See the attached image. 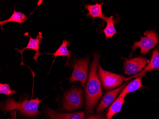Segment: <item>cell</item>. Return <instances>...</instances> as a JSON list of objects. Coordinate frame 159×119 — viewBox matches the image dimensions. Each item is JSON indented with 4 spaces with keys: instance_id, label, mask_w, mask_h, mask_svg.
<instances>
[{
    "instance_id": "1",
    "label": "cell",
    "mask_w": 159,
    "mask_h": 119,
    "mask_svg": "<svg viewBox=\"0 0 159 119\" xmlns=\"http://www.w3.org/2000/svg\"><path fill=\"white\" fill-rule=\"evenodd\" d=\"M93 57L85 89L86 110L88 114L93 113L102 94V87L97 73L100 57L97 53L94 54Z\"/></svg>"
},
{
    "instance_id": "2",
    "label": "cell",
    "mask_w": 159,
    "mask_h": 119,
    "mask_svg": "<svg viewBox=\"0 0 159 119\" xmlns=\"http://www.w3.org/2000/svg\"><path fill=\"white\" fill-rule=\"evenodd\" d=\"M42 100L37 98L28 100L27 97L25 100L16 102L14 99L9 98L2 104V108L4 112L14 110H18L20 113L29 117H34L40 113L38 107Z\"/></svg>"
},
{
    "instance_id": "3",
    "label": "cell",
    "mask_w": 159,
    "mask_h": 119,
    "mask_svg": "<svg viewBox=\"0 0 159 119\" xmlns=\"http://www.w3.org/2000/svg\"><path fill=\"white\" fill-rule=\"evenodd\" d=\"M143 37L140 36L141 40L139 42H135L132 46V51L130 57L137 48H140L141 53L143 55L148 53L149 51L155 48L159 43V35L156 33L155 30L146 31L144 34Z\"/></svg>"
},
{
    "instance_id": "4",
    "label": "cell",
    "mask_w": 159,
    "mask_h": 119,
    "mask_svg": "<svg viewBox=\"0 0 159 119\" xmlns=\"http://www.w3.org/2000/svg\"><path fill=\"white\" fill-rule=\"evenodd\" d=\"M89 64V58L88 57L80 59H75L73 62L74 68L71 76L69 78L70 83L80 81L83 87L85 85Z\"/></svg>"
},
{
    "instance_id": "5",
    "label": "cell",
    "mask_w": 159,
    "mask_h": 119,
    "mask_svg": "<svg viewBox=\"0 0 159 119\" xmlns=\"http://www.w3.org/2000/svg\"><path fill=\"white\" fill-rule=\"evenodd\" d=\"M98 72L99 78L105 90H111L120 86L124 81L123 76L104 70L100 65Z\"/></svg>"
},
{
    "instance_id": "6",
    "label": "cell",
    "mask_w": 159,
    "mask_h": 119,
    "mask_svg": "<svg viewBox=\"0 0 159 119\" xmlns=\"http://www.w3.org/2000/svg\"><path fill=\"white\" fill-rule=\"evenodd\" d=\"M83 103V90L76 88L70 90L64 95L62 108L68 111H73L81 108Z\"/></svg>"
},
{
    "instance_id": "7",
    "label": "cell",
    "mask_w": 159,
    "mask_h": 119,
    "mask_svg": "<svg viewBox=\"0 0 159 119\" xmlns=\"http://www.w3.org/2000/svg\"><path fill=\"white\" fill-rule=\"evenodd\" d=\"M150 62L148 59L142 57L131 59H125L124 67L125 73L128 76L138 74L142 71L147 63Z\"/></svg>"
},
{
    "instance_id": "8",
    "label": "cell",
    "mask_w": 159,
    "mask_h": 119,
    "mask_svg": "<svg viewBox=\"0 0 159 119\" xmlns=\"http://www.w3.org/2000/svg\"><path fill=\"white\" fill-rule=\"evenodd\" d=\"M127 85V83H125L116 89L107 92L103 96L101 103H99V105L97 106V112L98 113H102L106 108L115 101L118 95L121 93Z\"/></svg>"
},
{
    "instance_id": "9",
    "label": "cell",
    "mask_w": 159,
    "mask_h": 119,
    "mask_svg": "<svg viewBox=\"0 0 159 119\" xmlns=\"http://www.w3.org/2000/svg\"><path fill=\"white\" fill-rule=\"evenodd\" d=\"M25 36H26L29 37V41L28 43L27 46H26L25 48L22 50H20V49L15 48L16 50L18 51V52L20 53V54L21 55V58H22V61H21V63H20V65H24V59H23V52L25 50L29 49V50H34L35 51V53L34 56L33 57L34 60L35 61V62H36L38 59V57L41 55V53L39 52V44L41 43V40L43 38V36H42V34L41 32H39V34L37 35V37L35 39L32 38V37L29 35L28 33H26L25 34Z\"/></svg>"
},
{
    "instance_id": "10",
    "label": "cell",
    "mask_w": 159,
    "mask_h": 119,
    "mask_svg": "<svg viewBox=\"0 0 159 119\" xmlns=\"http://www.w3.org/2000/svg\"><path fill=\"white\" fill-rule=\"evenodd\" d=\"M159 69V52L158 48L154 49L152 52V56L151 58V61L147 66L142 70V71L138 74H135L129 78H125L124 80L125 81H128L133 78H137L139 77H143L146 72L153 70H157Z\"/></svg>"
},
{
    "instance_id": "11",
    "label": "cell",
    "mask_w": 159,
    "mask_h": 119,
    "mask_svg": "<svg viewBox=\"0 0 159 119\" xmlns=\"http://www.w3.org/2000/svg\"><path fill=\"white\" fill-rule=\"evenodd\" d=\"M46 116L50 119H84V112L74 113H61L57 112L50 108H46Z\"/></svg>"
},
{
    "instance_id": "12",
    "label": "cell",
    "mask_w": 159,
    "mask_h": 119,
    "mask_svg": "<svg viewBox=\"0 0 159 119\" xmlns=\"http://www.w3.org/2000/svg\"><path fill=\"white\" fill-rule=\"evenodd\" d=\"M103 4V2L100 4L96 3L93 5L86 4L84 6L85 8L88 11V14L86 15L88 17H92L93 18V20L95 18H100L104 21H106L107 17L103 15L102 9V6Z\"/></svg>"
},
{
    "instance_id": "13",
    "label": "cell",
    "mask_w": 159,
    "mask_h": 119,
    "mask_svg": "<svg viewBox=\"0 0 159 119\" xmlns=\"http://www.w3.org/2000/svg\"><path fill=\"white\" fill-rule=\"evenodd\" d=\"M70 44V42L68 40L64 39L62 41V43L59 48L57 49V51L53 53H49V54H52V56H54V59L53 61V63L55 61V59L57 57L59 56H66L67 58L66 63V66H69L70 59V53H71V51H68L67 49V46Z\"/></svg>"
},
{
    "instance_id": "14",
    "label": "cell",
    "mask_w": 159,
    "mask_h": 119,
    "mask_svg": "<svg viewBox=\"0 0 159 119\" xmlns=\"http://www.w3.org/2000/svg\"><path fill=\"white\" fill-rule=\"evenodd\" d=\"M142 77H139L130 82L125 87V88L120 94L119 96L125 97L128 94L135 92L141 88L144 87V86L142 84Z\"/></svg>"
},
{
    "instance_id": "15",
    "label": "cell",
    "mask_w": 159,
    "mask_h": 119,
    "mask_svg": "<svg viewBox=\"0 0 159 119\" xmlns=\"http://www.w3.org/2000/svg\"><path fill=\"white\" fill-rule=\"evenodd\" d=\"M125 102V97L119 96L118 98L112 103V104L110 107L106 115L107 119H112L114 115L120 112L122 105Z\"/></svg>"
},
{
    "instance_id": "16",
    "label": "cell",
    "mask_w": 159,
    "mask_h": 119,
    "mask_svg": "<svg viewBox=\"0 0 159 119\" xmlns=\"http://www.w3.org/2000/svg\"><path fill=\"white\" fill-rule=\"evenodd\" d=\"M26 20V16L23 12L16 11L15 10V6H14V11L11 16L6 20L2 21H0V25H1L2 30H3V28H2L3 25L6 23L16 22V23H18L20 25H21V24L25 23Z\"/></svg>"
},
{
    "instance_id": "17",
    "label": "cell",
    "mask_w": 159,
    "mask_h": 119,
    "mask_svg": "<svg viewBox=\"0 0 159 119\" xmlns=\"http://www.w3.org/2000/svg\"><path fill=\"white\" fill-rule=\"evenodd\" d=\"M106 22L107 23L106 27L102 31L105 34L106 39L110 38L112 39L113 35L117 33L114 27L115 21L113 20V17L111 16L107 18Z\"/></svg>"
},
{
    "instance_id": "18",
    "label": "cell",
    "mask_w": 159,
    "mask_h": 119,
    "mask_svg": "<svg viewBox=\"0 0 159 119\" xmlns=\"http://www.w3.org/2000/svg\"><path fill=\"white\" fill-rule=\"evenodd\" d=\"M0 93L6 95H10L11 94L17 93L16 90H11L10 88L9 85L8 84H0Z\"/></svg>"
},
{
    "instance_id": "19",
    "label": "cell",
    "mask_w": 159,
    "mask_h": 119,
    "mask_svg": "<svg viewBox=\"0 0 159 119\" xmlns=\"http://www.w3.org/2000/svg\"><path fill=\"white\" fill-rule=\"evenodd\" d=\"M87 119H104V116L102 114H94L90 115L87 117Z\"/></svg>"
},
{
    "instance_id": "20",
    "label": "cell",
    "mask_w": 159,
    "mask_h": 119,
    "mask_svg": "<svg viewBox=\"0 0 159 119\" xmlns=\"http://www.w3.org/2000/svg\"><path fill=\"white\" fill-rule=\"evenodd\" d=\"M11 115H12L11 118L8 119H17L16 112H12V113H11Z\"/></svg>"
},
{
    "instance_id": "21",
    "label": "cell",
    "mask_w": 159,
    "mask_h": 119,
    "mask_svg": "<svg viewBox=\"0 0 159 119\" xmlns=\"http://www.w3.org/2000/svg\"><path fill=\"white\" fill-rule=\"evenodd\" d=\"M157 70H159V69H157Z\"/></svg>"
}]
</instances>
